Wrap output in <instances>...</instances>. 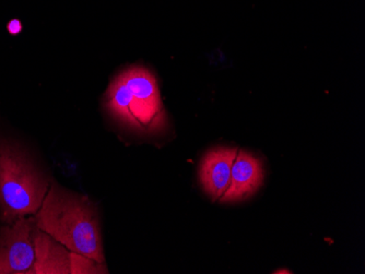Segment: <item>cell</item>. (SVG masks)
Here are the masks:
<instances>
[{
    "instance_id": "cell-5",
    "label": "cell",
    "mask_w": 365,
    "mask_h": 274,
    "mask_svg": "<svg viewBox=\"0 0 365 274\" xmlns=\"http://www.w3.org/2000/svg\"><path fill=\"white\" fill-rule=\"evenodd\" d=\"M237 152V149L233 148L212 149L200 163L199 179L205 192L215 201H221L229 188Z\"/></svg>"
},
{
    "instance_id": "cell-8",
    "label": "cell",
    "mask_w": 365,
    "mask_h": 274,
    "mask_svg": "<svg viewBox=\"0 0 365 274\" xmlns=\"http://www.w3.org/2000/svg\"><path fill=\"white\" fill-rule=\"evenodd\" d=\"M108 273L106 265L71 251V274Z\"/></svg>"
},
{
    "instance_id": "cell-9",
    "label": "cell",
    "mask_w": 365,
    "mask_h": 274,
    "mask_svg": "<svg viewBox=\"0 0 365 274\" xmlns=\"http://www.w3.org/2000/svg\"><path fill=\"white\" fill-rule=\"evenodd\" d=\"M22 30H24V26H22V22L19 19L14 18V19L10 20L8 22L7 31L10 36H18V34L21 33Z\"/></svg>"
},
{
    "instance_id": "cell-6",
    "label": "cell",
    "mask_w": 365,
    "mask_h": 274,
    "mask_svg": "<svg viewBox=\"0 0 365 274\" xmlns=\"http://www.w3.org/2000/svg\"><path fill=\"white\" fill-rule=\"evenodd\" d=\"M264 181V167L258 157L237 150L232 165L231 183L221 202H237L254 195Z\"/></svg>"
},
{
    "instance_id": "cell-7",
    "label": "cell",
    "mask_w": 365,
    "mask_h": 274,
    "mask_svg": "<svg viewBox=\"0 0 365 274\" xmlns=\"http://www.w3.org/2000/svg\"><path fill=\"white\" fill-rule=\"evenodd\" d=\"M36 259L30 273L71 274V251L36 226L33 231Z\"/></svg>"
},
{
    "instance_id": "cell-1",
    "label": "cell",
    "mask_w": 365,
    "mask_h": 274,
    "mask_svg": "<svg viewBox=\"0 0 365 274\" xmlns=\"http://www.w3.org/2000/svg\"><path fill=\"white\" fill-rule=\"evenodd\" d=\"M36 226L73 253L106 263L96 206L83 196L51 184L36 214Z\"/></svg>"
},
{
    "instance_id": "cell-2",
    "label": "cell",
    "mask_w": 365,
    "mask_h": 274,
    "mask_svg": "<svg viewBox=\"0 0 365 274\" xmlns=\"http://www.w3.org/2000/svg\"><path fill=\"white\" fill-rule=\"evenodd\" d=\"M104 106L113 117L139 132L151 134L167 128L157 78L145 67H129L118 73L108 85Z\"/></svg>"
},
{
    "instance_id": "cell-4",
    "label": "cell",
    "mask_w": 365,
    "mask_h": 274,
    "mask_svg": "<svg viewBox=\"0 0 365 274\" xmlns=\"http://www.w3.org/2000/svg\"><path fill=\"white\" fill-rule=\"evenodd\" d=\"M36 216L4 223L0 228V274L30 273L36 259Z\"/></svg>"
},
{
    "instance_id": "cell-3",
    "label": "cell",
    "mask_w": 365,
    "mask_h": 274,
    "mask_svg": "<svg viewBox=\"0 0 365 274\" xmlns=\"http://www.w3.org/2000/svg\"><path fill=\"white\" fill-rule=\"evenodd\" d=\"M49 186L45 174L22 149L7 141L0 142V221L3 224L36 214Z\"/></svg>"
}]
</instances>
